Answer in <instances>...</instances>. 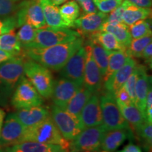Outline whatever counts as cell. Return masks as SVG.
I'll list each match as a JSON object with an SVG mask.
<instances>
[{"mask_svg": "<svg viewBox=\"0 0 152 152\" xmlns=\"http://www.w3.org/2000/svg\"><path fill=\"white\" fill-rule=\"evenodd\" d=\"M84 39L80 37L75 40L44 48L23 49V54L45 68L59 71L69 58L83 45Z\"/></svg>", "mask_w": 152, "mask_h": 152, "instance_id": "cell-1", "label": "cell"}, {"mask_svg": "<svg viewBox=\"0 0 152 152\" xmlns=\"http://www.w3.org/2000/svg\"><path fill=\"white\" fill-rule=\"evenodd\" d=\"M25 59L22 53L0 64V106L8 104L17 84L24 75Z\"/></svg>", "mask_w": 152, "mask_h": 152, "instance_id": "cell-2", "label": "cell"}, {"mask_svg": "<svg viewBox=\"0 0 152 152\" xmlns=\"http://www.w3.org/2000/svg\"><path fill=\"white\" fill-rule=\"evenodd\" d=\"M25 141L56 144L66 150H68L70 144V142L61 136L51 115L33 126L26 128L23 139Z\"/></svg>", "mask_w": 152, "mask_h": 152, "instance_id": "cell-3", "label": "cell"}, {"mask_svg": "<svg viewBox=\"0 0 152 152\" xmlns=\"http://www.w3.org/2000/svg\"><path fill=\"white\" fill-rule=\"evenodd\" d=\"M24 74L42 97L52 96L54 81L50 70L26 56Z\"/></svg>", "mask_w": 152, "mask_h": 152, "instance_id": "cell-4", "label": "cell"}, {"mask_svg": "<svg viewBox=\"0 0 152 152\" xmlns=\"http://www.w3.org/2000/svg\"><path fill=\"white\" fill-rule=\"evenodd\" d=\"M82 37L77 31L69 28L48 27L36 29L35 37L30 45L23 47L26 48H44L54 46L75 40Z\"/></svg>", "mask_w": 152, "mask_h": 152, "instance_id": "cell-5", "label": "cell"}, {"mask_svg": "<svg viewBox=\"0 0 152 152\" xmlns=\"http://www.w3.org/2000/svg\"><path fill=\"white\" fill-rule=\"evenodd\" d=\"M99 99L102 110V125L106 130L115 129L131 130L130 126L120 111L113 94L106 91L100 96Z\"/></svg>", "mask_w": 152, "mask_h": 152, "instance_id": "cell-6", "label": "cell"}, {"mask_svg": "<svg viewBox=\"0 0 152 152\" xmlns=\"http://www.w3.org/2000/svg\"><path fill=\"white\" fill-rule=\"evenodd\" d=\"M106 131L103 125L83 129L70 142L68 152L99 151Z\"/></svg>", "mask_w": 152, "mask_h": 152, "instance_id": "cell-7", "label": "cell"}, {"mask_svg": "<svg viewBox=\"0 0 152 152\" xmlns=\"http://www.w3.org/2000/svg\"><path fill=\"white\" fill-rule=\"evenodd\" d=\"M17 27L28 23L35 29L46 28L42 9L39 0H24L18 4V9L14 14Z\"/></svg>", "mask_w": 152, "mask_h": 152, "instance_id": "cell-8", "label": "cell"}, {"mask_svg": "<svg viewBox=\"0 0 152 152\" xmlns=\"http://www.w3.org/2000/svg\"><path fill=\"white\" fill-rule=\"evenodd\" d=\"M43 98L33 85L23 75L17 84L11 98V103L16 109L41 106Z\"/></svg>", "mask_w": 152, "mask_h": 152, "instance_id": "cell-9", "label": "cell"}, {"mask_svg": "<svg viewBox=\"0 0 152 152\" xmlns=\"http://www.w3.org/2000/svg\"><path fill=\"white\" fill-rule=\"evenodd\" d=\"M50 115L61 136L67 141H72L82 131L80 120L65 109L53 105Z\"/></svg>", "mask_w": 152, "mask_h": 152, "instance_id": "cell-10", "label": "cell"}, {"mask_svg": "<svg viewBox=\"0 0 152 152\" xmlns=\"http://www.w3.org/2000/svg\"><path fill=\"white\" fill-rule=\"evenodd\" d=\"M26 128L14 113L9 114L0 132V146L9 147L23 142Z\"/></svg>", "mask_w": 152, "mask_h": 152, "instance_id": "cell-11", "label": "cell"}, {"mask_svg": "<svg viewBox=\"0 0 152 152\" xmlns=\"http://www.w3.org/2000/svg\"><path fill=\"white\" fill-rule=\"evenodd\" d=\"M84 47L86 51V56L83 85L87 87L92 93H98L104 85L103 76L93 58L90 45L87 42Z\"/></svg>", "mask_w": 152, "mask_h": 152, "instance_id": "cell-12", "label": "cell"}, {"mask_svg": "<svg viewBox=\"0 0 152 152\" xmlns=\"http://www.w3.org/2000/svg\"><path fill=\"white\" fill-rule=\"evenodd\" d=\"M85 56L86 51L83 45L61 69V76L83 85L84 80Z\"/></svg>", "mask_w": 152, "mask_h": 152, "instance_id": "cell-13", "label": "cell"}, {"mask_svg": "<svg viewBox=\"0 0 152 152\" xmlns=\"http://www.w3.org/2000/svg\"><path fill=\"white\" fill-rule=\"evenodd\" d=\"M81 86L82 85L77 84L75 82L62 77L54 82L51 96L52 97L54 105L65 109L69 101L73 98Z\"/></svg>", "mask_w": 152, "mask_h": 152, "instance_id": "cell-14", "label": "cell"}, {"mask_svg": "<svg viewBox=\"0 0 152 152\" xmlns=\"http://www.w3.org/2000/svg\"><path fill=\"white\" fill-rule=\"evenodd\" d=\"M82 130L102 125V110L98 93H93L82 110L80 115Z\"/></svg>", "mask_w": 152, "mask_h": 152, "instance_id": "cell-15", "label": "cell"}, {"mask_svg": "<svg viewBox=\"0 0 152 152\" xmlns=\"http://www.w3.org/2000/svg\"><path fill=\"white\" fill-rule=\"evenodd\" d=\"M106 18L107 14L100 11L85 14L75 19L73 22V28L77 29L81 36L84 35L89 37L91 35L101 30Z\"/></svg>", "mask_w": 152, "mask_h": 152, "instance_id": "cell-16", "label": "cell"}, {"mask_svg": "<svg viewBox=\"0 0 152 152\" xmlns=\"http://www.w3.org/2000/svg\"><path fill=\"white\" fill-rule=\"evenodd\" d=\"M137 65V63L136 61L132 57H129L124 65L104 83L106 91L115 94L119 89L124 86L127 80L132 74Z\"/></svg>", "mask_w": 152, "mask_h": 152, "instance_id": "cell-17", "label": "cell"}, {"mask_svg": "<svg viewBox=\"0 0 152 152\" xmlns=\"http://www.w3.org/2000/svg\"><path fill=\"white\" fill-rule=\"evenodd\" d=\"M13 113L26 128L33 126L50 115L48 108L42 105L18 109Z\"/></svg>", "mask_w": 152, "mask_h": 152, "instance_id": "cell-18", "label": "cell"}, {"mask_svg": "<svg viewBox=\"0 0 152 152\" xmlns=\"http://www.w3.org/2000/svg\"><path fill=\"white\" fill-rule=\"evenodd\" d=\"M151 76L148 75L147 68L139 64V75L135 85V100L134 104L144 115L146 99L149 89L151 88Z\"/></svg>", "mask_w": 152, "mask_h": 152, "instance_id": "cell-19", "label": "cell"}, {"mask_svg": "<svg viewBox=\"0 0 152 152\" xmlns=\"http://www.w3.org/2000/svg\"><path fill=\"white\" fill-rule=\"evenodd\" d=\"M131 136L132 130L115 129L106 130L103 135L100 149L104 152H115Z\"/></svg>", "mask_w": 152, "mask_h": 152, "instance_id": "cell-20", "label": "cell"}, {"mask_svg": "<svg viewBox=\"0 0 152 152\" xmlns=\"http://www.w3.org/2000/svg\"><path fill=\"white\" fill-rule=\"evenodd\" d=\"M68 151L56 144L25 141L14 145L4 147L1 152H62Z\"/></svg>", "mask_w": 152, "mask_h": 152, "instance_id": "cell-21", "label": "cell"}, {"mask_svg": "<svg viewBox=\"0 0 152 152\" xmlns=\"http://www.w3.org/2000/svg\"><path fill=\"white\" fill-rule=\"evenodd\" d=\"M42 9L45 21L47 26L55 28H71L68 23L63 18L59 11V8L52 3L51 0H39Z\"/></svg>", "mask_w": 152, "mask_h": 152, "instance_id": "cell-22", "label": "cell"}, {"mask_svg": "<svg viewBox=\"0 0 152 152\" xmlns=\"http://www.w3.org/2000/svg\"><path fill=\"white\" fill-rule=\"evenodd\" d=\"M123 3L125 5V10L123 14V23L127 26H130L137 21L151 17V8L137 7L128 0H123Z\"/></svg>", "mask_w": 152, "mask_h": 152, "instance_id": "cell-23", "label": "cell"}, {"mask_svg": "<svg viewBox=\"0 0 152 152\" xmlns=\"http://www.w3.org/2000/svg\"><path fill=\"white\" fill-rule=\"evenodd\" d=\"M93 93L85 85H82L78 91L69 101L65 110L80 120V115L83 107Z\"/></svg>", "mask_w": 152, "mask_h": 152, "instance_id": "cell-24", "label": "cell"}, {"mask_svg": "<svg viewBox=\"0 0 152 152\" xmlns=\"http://www.w3.org/2000/svg\"><path fill=\"white\" fill-rule=\"evenodd\" d=\"M116 102L123 118L134 130L140 128L146 121L142 112L133 103L123 104L117 101Z\"/></svg>", "mask_w": 152, "mask_h": 152, "instance_id": "cell-25", "label": "cell"}, {"mask_svg": "<svg viewBox=\"0 0 152 152\" xmlns=\"http://www.w3.org/2000/svg\"><path fill=\"white\" fill-rule=\"evenodd\" d=\"M101 30L112 34L118 40L119 42L126 48L132 40L128 26H127L123 23L113 24L105 22L102 25Z\"/></svg>", "mask_w": 152, "mask_h": 152, "instance_id": "cell-26", "label": "cell"}, {"mask_svg": "<svg viewBox=\"0 0 152 152\" xmlns=\"http://www.w3.org/2000/svg\"><path fill=\"white\" fill-rule=\"evenodd\" d=\"M129 57L130 56L127 52V49L109 52L107 70L103 77L104 83H105L114 73L124 65Z\"/></svg>", "mask_w": 152, "mask_h": 152, "instance_id": "cell-27", "label": "cell"}, {"mask_svg": "<svg viewBox=\"0 0 152 152\" xmlns=\"http://www.w3.org/2000/svg\"><path fill=\"white\" fill-rule=\"evenodd\" d=\"M88 39H94L100 44L104 49L109 52H113V51H119V50H126L127 48L121 45L118 40L115 38L112 34L108 33L106 31H99L96 32L92 35H91Z\"/></svg>", "mask_w": 152, "mask_h": 152, "instance_id": "cell-28", "label": "cell"}, {"mask_svg": "<svg viewBox=\"0 0 152 152\" xmlns=\"http://www.w3.org/2000/svg\"><path fill=\"white\" fill-rule=\"evenodd\" d=\"M87 43L90 45L93 58L99 68L101 73L104 77L108 67L109 52L94 39H88Z\"/></svg>", "mask_w": 152, "mask_h": 152, "instance_id": "cell-29", "label": "cell"}, {"mask_svg": "<svg viewBox=\"0 0 152 152\" xmlns=\"http://www.w3.org/2000/svg\"><path fill=\"white\" fill-rule=\"evenodd\" d=\"M0 49L11 53L14 56L22 54V46L14 30L0 35Z\"/></svg>", "mask_w": 152, "mask_h": 152, "instance_id": "cell-30", "label": "cell"}, {"mask_svg": "<svg viewBox=\"0 0 152 152\" xmlns=\"http://www.w3.org/2000/svg\"><path fill=\"white\" fill-rule=\"evenodd\" d=\"M151 33L143 37L132 39L127 47V52L132 58H141L142 53L146 47L151 42Z\"/></svg>", "mask_w": 152, "mask_h": 152, "instance_id": "cell-31", "label": "cell"}, {"mask_svg": "<svg viewBox=\"0 0 152 152\" xmlns=\"http://www.w3.org/2000/svg\"><path fill=\"white\" fill-rule=\"evenodd\" d=\"M59 11L63 18L71 24V27H73V22L79 17L80 9L78 4L72 0L61 6Z\"/></svg>", "mask_w": 152, "mask_h": 152, "instance_id": "cell-32", "label": "cell"}, {"mask_svg": "<svg viewBox=\"0 0 152 152\" xmlns=\"http://www.w3.org/2000/svg\"><path fill=\"white\" fill-rule=\"evenodd\" d=\"M132 39H136L151 33V21L149 18L140 20L128 26Z\"/></svg>", "mask_w": 152, "mask_h": 152, "instance_id": "cell-33", "label": "cell"}, {"mask_svg": "<svg viewBox=\"0 0 152 152\" xmlns=\"http://www.w3.org/2000/svg\"><path fill=\"white\" fill-rule=\"evenodd\" d=\"M20 29L16 34L18 39L23 47L30 45L35 37L36 29L31 25L25 23L20 26Z\"/></svg>", "mask_w": 152, "mask_h": 152, "instance_id": "cell-34", "label": "cell"}, {"mask_svg": "<svg viewBox=\"0 0 152 152\" xmlns=\"http://www.w3.org/2000/svg\"><path fill=\"white\" fill-rule=\"evenodd\" d=\"M138 137L143 146L147 149H151L152 144V125L151 123L145 121L141 126L135 130Z\"/></svg>", "mask_w": 152, "mask_h": 152, "instance_id": "cell-35", "label": "cell"}, {"mask_svg": "<svg viewBox=\"0 0 152 152\" xmlns=\"http://www.w3.org/2000/svg\"><path fill=\"white\" fill-rule=\"evenodd\" d=\"M18 4L14 0H0V18H4L15 14Z\"/></svg>", "mask_w": 152, "mask_h": 152, "instance_id": "cell-36", "label": "cell"}, {"mask_svg": "<svg viewBox=\"0 0 152 152\" xmlns=\"http://www.w3.org/2000/svg\"><path fill=\"white\" fill-rule=\"evenodd\" d=\"M100 12L108 14L122 4L123 0H93Z\"/></svg>", "mask_w": 152, "mask_h": 152, "instance_id": "cell-37", "label": "cell"}, {"mask_svg": "<svg viewBox=\"0 0 152 152\" xmlns=\"http://www.w3.org/2000/svg\"><path fill=\"white\" fill-rule=\"evenodd\" d=\"M139 75V64L135 67L134 71L132 74L127 80L126 83H125L124 86L128 91L129 95H130L131 99H132L133 103H134V100H135V85L137 79Z\"/></svg>", "mask_w": 152, "mask_h": 152, "instance_id": "cell-38", "label": "cell"}, {"mask_svg": "<svg viewBox=\"0 0 152 152\" xmlns=\"http://www.w3.org/2000/svg\"><path fill=\"white\" fill-rule=\"evenodd\" d=\"M125 10V5L122 2L121 5L117 7L110 12V14L107 16L106 22L109 23H123V14Z\"/></svg>", "mask_w": 152, "mask_h": 152, "instance_id": "cell-39", "label": "cell"}, {"mask_svg": "<svg viewBox=\"0 0 152 152\" xmlns=\"http://www.w3.org/2000/svg\"><path fill=\"white\" fill-rule=\"evenodd\" d=\"M114 96H115V100H116L117 102H121V103L123 104L133 103L130 95L128 94V91L125 89V86H123L121 89H119V90L115 93Z\"/></svg>", "mask_w": 152, "mask_h": 152, "instance_id": "cell-40", "label": "cell"}, {"mask_svg": "<svg viewBox=\"0 0 152 152\" xmlns=\"http://www.w3.org/2000/svg\"><path fill=\"white\" fill-rule=\"evenodd\" d=\"M77 2L83 9L84 14L97 12L98 9L93 0H78Z\"/></svg>", "mask_w": 152, "mask_h": 152, "instance_id": "cell-41", "label": "cell"}, {"mask_svg": "<svg viewBox=\"0 0 152 152\" xmlns=\"http://www.w3.org/2000/svg\"><path fill=\"white\" fill-rule=\"evenodd\" d=\"M141 58L145 61L150 66H151L152 63V44L149 43L147 47L144 48L143 52L142 53Z\"/></svg>", "mask_w": 152, "mask_h": 152, "instance_id": "cell-42", "label": "cell"}, {"mask_svg": "<svg viewBox=\"0 0 152 152\" xmlns=\"http://www.w3.org/2000/svg\"><path fill=\"white\" fill-rule=\"evenodd\" d=\"M128 1L140 7H144V8L151 7V0H128Z\"/></svg>", "mask_w": 152, "mask_h": 152, "instance_id": "cell-43", "label": "cell"}, {"mask_svg": "<svg viewBox=\"0 0 152 152\" xmlns=\"http://www.w3.org/2000/svg\"><path fill=\"white\" fill-rule=\"evenodd\" d=\"M118 152H142L140 147L132 143L128 144L122 150Z\"/></svg>", "mask_w": 152, "mask_h": 152, "instance_id": "cell-44", "label": "cell"}, {"mask_svg": "<svg viewBox=\"0 0 152 152\" xmlns=\"http://www.w3.org/2000/svg\"><path fill=\"white\" fill-rule=\"evenodd\" d=\"M14 56H15L14 55L11 54V53L0 49V64H3V63L6 62L7 61L11 59Z\"/></svg>", "mask_w": 152, "mask_h": 152, "instance_id": "cell-45", "label": "cell"}, {"mask_svg": "<svg viewBox=\"0 0 152 152\" xmlns=\"http://www.w3.org/2000/svg\"><path fill=\"white\" fill-rule=\"evenodd\" d=\"M4 117H5V112L4 111V110L0 108V132H1V127H2Z\"/></svg>", "mask_w": 152, "mask_h": 152, "instance_id": "cell-46", "label": "cell"}, {"mask_svg": "<svg viewBox=\"0 0 152 152\" xmlns=\"http://www.w3.org/2000/svg\"><path fill=\"white\" fill-rule=\"evenodd\" d=\"M51 1H52V3L54 4V5L59 6V5H61V4H63L66 2L68 0H51Z\"/></svg>", "mask_w": 152, "mask_h": 152, "instance_id": "cell-47", "label": "cell"}, {"mask_svg": "<svg viewBox=\"0 0 152 152\" xmlns=\"http://www.w3.org/2000/svg\"><path fill=\"white\" fill-rule=\"evenodd\" d=\"M2 34V25H1V23L0 21V35Z\"/></svg>", "mask_w": 152, "mask_h": 152, "instance_id": "cell-48", "label": "cell"}, {"mask_svg": "<svg viewBox=\"0 0 152 152\" xmlns=\"http://www.w3.org/2000/svg\"><path fill=\"white\" fill-rule=\"evenodd\" d=\"M81 152H99V151H81Z\"/></svg>", "mask_w": 152, "mask_h": 152, "instance_id": "cell-49", "label": "cell"}, {"mask_svg": "<svg viewBox=\"0 0 152 152\" xmlns=\"http://www.w3.org/2000/svg\"><path fill=\"white\" fill-rule=\"evenodd\" d=\"M73 1H78V0H73Z\"/></svg>", "mask_w": 152, "mask_h": 152, "instance_id": "cell-50", "label": "cell"}, {"mask_svg": "<svg viewBox=\"0 0 152 152\" xmlns=\"http://www.w3.org/2000/svg\"><path fill=\"white\" fill-rule=\"evenodd\" d=\"M14 1H19V0H14Z\"/></svg>", "mask_w": 152, "mask_h": 152, "instance_id": "cell-51", "label": "cell"}, {"mask_svg": "<svg viewBox=\"0 0 152 152\" xmlns=\"http://www.w3.org/2000/svg\"><path fill=\"white\" fill-rule=\"evenodd\" d=\"M62 152H68V151H62Z\"/></svg>", "mask_w": 152, "mask_h": 152, "instance_id": "cell-52", "label": "cell"}]
</instances>
